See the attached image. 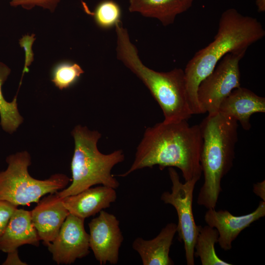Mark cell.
Returning a JSON list of instances; mask_svg holds the SVG:
<instances>
[{"label": "cell", "mask_w": 265, "mask_h": 265, "mask_svg": "<svg viewBox=\"0 0 265 265\" xmlns=\"http://www.w3.org/2000/svg\"><path fill=\"white\" fill-rule=\"evenodd\" d=\"M171 182V191H164L160 200L165 204L172 205L177 212L178 218L177 232L179 239L184 245L185 257L187 265H194V246L198 234V225L194 220L192 203L197 179L183 183L174 167H168Z\"/></svg>", "instance_id": "cell-8"}, {"label": "cell", "mask_w": 265, "mask_h": 265, "mask_svg": "<svg viewBox=\"0 0 265 265\" xmlns=\"http://www.w3.org/2000/svg\"><path fill=\"white\" fill-rule=\"evenodd\" d=\"M121 10L114 1L105 0L96 7L93 13L95 23L100 27L108 28L115 26L120 21Z\"/></svg>", "instance_id": "cell-21"}, {"label": "cell", "mask_w": 265, "mask_h": 265, "mask_svg": "<svg viewBox=\"0 0 265 265\" xmlns=\"http://www.w3.org/2000/svg\"><path fill=\"white\" fill-rule=\"evenodd\" d=\"M72 134L75 142L71 163L72 183L68 187L58 191V195L63 198L96 185L117 189L120 184L111 174V170L124 160L122 150L108 154L102 153L97 147L101 133L90 131L86 127L76 126Z\"/></svg>", "instance_id": "cell-5"}, {"label": "cell", "mask_w": 265, "mask_h": 265, "mask_svg": "<svg viewBox=\"0 0 265 265\" xmlns=\"http://www.w3.org/2000/svg\"><path fill=\"white\" fill-rule=\"evenodd\" d=\"M253 192L259 197L263 201L265 202V181L263 180L253 185Z\"/></svg>", "instance_id": "cell-25"}, {"label": "cell", "mask_w": 265, "mask_h": 265, "mask_svg": "<svg viewBox=\"0 0 265 265\" xmlns=\"http://www.w3.org/2000/svg\"><path fill=\"white\" fill-rule=\"evenodd\" d=\"M186 11L188 10L192 5L194 0H180Z\"/></svg>", "instance_id": "cell-27"}, {"label": "cell", "mask_w": 265, "mask_h": 265, "mask_svg": "<svg viewBox=\"0 0 265 265\" xmlns=\"http://www.w3.org/2000/svg\"><path fill=\"white\" fill-rule=\"evenodd\" d=\"M4 263L5 265H27L20 260L17 250L8 253L7 258Z\"/></svg>", "instance_id": "cell-24"}, {"label": "cell", "mask_w": 265, "mask_h": 265, "mask_svg": "<svg viewBox=\"0 0 265 265\" xmlns=\"http://www.w3.org/2000/svg\"><path fill=\"white\" fill-rule=\"evenodd\" d=\"M129 10L156 19L164 26L173 24L178 15L186 11L180 0H134Z\"/></svg>", "instance_id": "cell-17"}, {"label": "cell", "mask_w": 265, "mask_h": 265, "mask_svg": "<svg viewBox=\"0 0 265 265\" xmlns=\"http://www.w3.org/2000/svg\"><path fill=\"white\" fill-rule=\"evenodd\" d=\"M177 232V224L168 223L152 239L136 238L132 247L139 254L143 265H174L169 252Z\"/></svg>", "instance_id": "cell-15"}, {"label": "cell", "mask_w": 265, "mask_h": 265, "mask_svg": "<svg viewBox=\"0 0 265 265\" xmlns=\"http://www.w3.org/2000/svg\"><path fill=\"white\" fill-rule=\"evenodd\" d=\"M134 0H129V3L130 2H132V1H133Z\"/></svg>", "instance_id": "cell-28"}, {"label": "cell", "mask_w": 265, "mask_h": 265, "mask_svg": "<svg viewBox=\"0 0 265 265\" xmlns=\"http://www.w3.org/2000/svg\"><path fill=\"white\" fill-rule=\"evenodd\" d=\"M218 112L233 117L244 130L248 131L251 127V116L254 113L265 112V98L240 86L222 101Z\"/></svg>", "instance_id": "cell-14"}, {"label": "cell", "mask_w": 265, "mask_h": 265, "mask_svg": "<svg viewBox=\"0 0 265 265\" xmlns=\"http://www.w3.org/2000/svg\"><path fill=\"white\" fill-rule=\"evenodd\" d=\"M265 215V202L261 201L254 211L242 215H234L227 210L209 209L205 214L204 220L208 226L218 231L217 243L220 247L228 251L242 231Z\"/></svg>", "instance_id": "cell-11"}, {"label": "cell", "mask_w": 265, "mask_h": 265, "mask_svg": "<svg viewBox=\"0 0 265 265\" xmlns=\"http://www.w3.org/2000/svg\"><path fill=\"white\" fill-rule=\"evenodd\" d=\"M256 4L258 12H263L265 11V0H256Z\"/></svg>", "instance_id": "cell-26"}, {"label": "cell", "mask_w": 265, "mask_h": 265, "mask_svg": "<svg viewBox=\"0 0 265 265\" xmlns=\"http://www.w3.org/2000/svg\"><path fill=\"white\" fill-rule=\"evenodd\" d=\"M10 73V68L0 62V125L5 132L12 133L15 132L23 122V117L18 109L17 98L11 102H7L2 92V85Z\"/></svg>", "instance_id": "cell-19"}, {"label": "cell", "mask_w": 265, "mask_h": 265, "mask_svg": "<svg viewBox=\"0 0 265 265\" xmlns=\"http://www.w3.org/2000/svg\"><path fill=\"white\" fill-rule=\"evenodd\" d=\"M88 225L90 248L96 260L100 265H116L124 240L117 218L102 210Z\"/></svg>", "instance_id": "cell-10"}, {"label": "cell", "mask_w": 265, "mask_h": 265, "mask_svg": "<svg viewBox=\"0 0 265 265\" xmlns=\"http://www.w3.org/2000/svg\"><path fill=\"white\" fill-rule=\"evenodd\" d=\"M31 212L32 224L40 240L47 246L56 237L70 213L57 192L43 197Z\"/></svg>", "instance_id": "cell-12"}, {"label": "cell", "mask_w": 265, "mask_h": 265, "mask_svg": "<svg viewBox=\"0 0 265 265\" xmlns=\"http://www.w3.org/2000/svg\"><path fill=\"white\" fill-rule=\"evenodd\" d=\"M199 126L202 139L200 161L204 180L197 202L207 209H215L222 190V179L233 165L238 122L217 112L208 114Z\"/></svg>", "instance_id": "cell-4"}, {"label": "cell", "mask_w": 265, "mask_h": 265, "mask_svg": "<svg viewBox=\"0 0 265 265\" xmlns=\"http://www.w3.org/2000/svg\"><path fill=\"white\" fill-rule=\"evenodd\" d=\"M84 71L77 63L62 62L56 65L52 73V81L59 89H66L73 85Z\"/></svg>", "instance_id": "cell-20"}, {"label": "cell", "mask_w": 265, "mask_h": 265, "mask_svg": "<svg viewBox=\"0 0 265 265\" xmlns=\"http://www.w3.org/2000/svg\"><path fill=\"white\" fill-rule=\"evenodd\" d=\"M265 35L264 28L256 18L243 15L235 8L222 13L213 40L196 52L184 70L187 100L193 114L202 113L197 98L198 86L221 59L229 53L247 50Z\"/></svg>", "instance_id": "cell-2"}, {"label": "cell", "mask_w": 265, "mask_h": 265, "mask_svg": "<svg viewBox=\"0 0 265 265\" xmlns=\"http://www.w3.org/2000/svg\"><path fill=\"white\" fill-rule=\"evenodd\" d=\"M40 240L32 222L31 212L17 208L0 237V250L8 253L23 245L38 246Z\"/></svg>", "instance_id": "cell-16"}, {"label": "cell", "mask_w": 265, "mask_h": 265, "mask_svg": "<svg viewBox=\"0 0 265 265\" xmlns=\"http://www.w3.org/2000/svg\"><path fill=\"white\" fill-rule=\"evenodd\" d=\"M117 58L149 89L162 109L165 122L187 120L193 115L186 93L184 71L175 68L162 72L155 71L141 60L136 47L121 21L115 26Z\"/></svg>", "instance_id": "cell-3"}, {"label": "cell", "mask_w": 265, "mask_h": 265, "mask_svg": "<svg viewBox=\"0 0 265 265\" xmlns=\"http://www.w3.org/2000/svg\"><path fill=\"white\" fill-rule=\"evenodd\" d=\"M6 161L7 169L0 172V200L17 206L38 203L42 196L64 189L71 181L63 174L44 180L33 178L28 172L31 158L26 151L11 155Z\"/></svg>", "instance_id": "cell-6"}, {"label": "cell", "mask_w": 265, "mask_h": 265, "mask_svg": "<svg viewBox=\"0 0 265 265\" xmlns=\"http://www.w3.org/2000/svg\"><path fill=\"white\" fill-rule=\"evenodd\" d=\"M217 230L209 226L198 225L194 246V257L200 258L202 265H231L216 254L215 244L218 242Z\"/></svg>", "instance_id": "cell-18"}, {"label": "cell", "mask_w": 265, "mask_h": 265, "mask_svg": "<svg viewBox=\"0 0 265 265\" xmlns=\"http://www.w3.org/2000/svg\"><path fill=\"white\" fill-rule=\"evenodd\" d=\"M116 199L115 189L101 185L65 197L62 201L70 213L85 219L110 207Z\"/></svg>", "instance_id": "cell-13"}, {"label": "cell", "mask_w": 265, "mask_h": 265, "mask_svg": "<svg viewBox=\"0 0 265 265\" xmlns=\"http://www.w3.org/2000/svg\"><path fill=\"white\" fill-rule=\"evenodd\" d=\"M84 219L69 213L58 234L47 246L57 265H70L90 253L89 236Z\"/></svg>", "instance_id": "cell-9"}, {"label": "cell", "mask_w": 265, "mask_h": 265, "mask_svg": "<svg viewBox=\"0 0 265 265\" xmlns=\"http://www.w3.org/2000/svg\"><path fill=\"white\" fill-rule=\"evenodd\" d=\"M17 207L6 201L0 200V237L4 232L12 214Z\"/></svg>", "instance_id": "cell-23"}, {"label": "cell", "mask_w": 265, "mask_h": 265, "mask_svg": "<svg viewBox=\"0 0 265 265\" xmlns=\"http://www.w3.org/2000/svg\"><path fill=\"white\" fill-rule=\"evenodd\" d=\"M202 144L199 125L190 126L187 120L157 123L146 128L133 163L118 176L125 177L136 170L158 165L161 170L178 168L185 181L199 180Z\"/></svg>", "instance_id": "cell-1"}, {"label": "cell", "mask_w": 265, "mask_h": 265, "mask_svg": "<svg viewBox=\"0 0 265 265\" xmlns=\"http://www.w3.org/2000/svg\"><path fill=\"white\" fill-rule=\"evenodd\" d=\"M247 50L229 53L224 56L212 72L200 83L198 101L202 113L218 112L222 101L240 86L239 62Z\"/></svg>", "instance_id": "cell-7"}, {"label": "cell", "mask_w": 265, "mask_h": 265, "mask_svg": "<svg viewBox=\"0 0 265 265\" xmlns=\"http://www.w3.org/2000/svg\"><path fill=\"white\" fill-rule=\"evenodd\" d=\"M61 0H11L10 4L12 6H21L30 10L35 6H39L53 12Z\"/></svg>", "instance_id": "cell-22"}]
</instances>
